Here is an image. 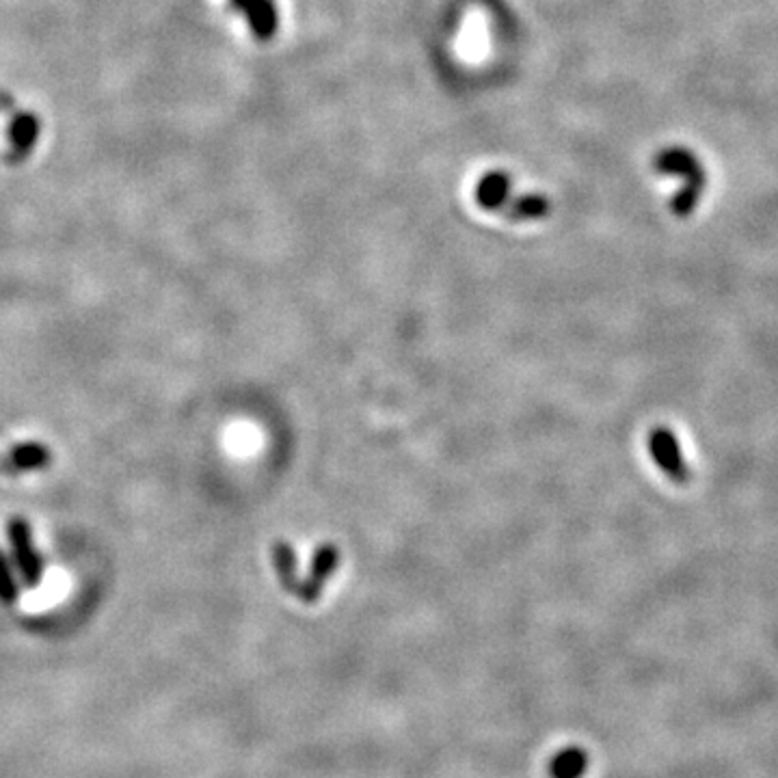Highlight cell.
<instances>
[{"label":"cell","mask_w":778,"mask_h":778,"mask_svg":"<svg viewBox=\"0 0 778 778\" xmlns=\"http://www.w3.org/2000/svg\"><path fill=\"white\" fill-rule=\"evenodd\" d=\"M653 167L655 171L664 173V176H677L681 180H686L683 189L673 197V201H670V212L679 219L690 217L705 189V171L699 160H696V156L690 154L688 150L670 147V150H664L655 156Z\"/></svg>","instance_id":"6da1fadb"},{"label":"cell","mask_w":778,"mask_h":778,"mask_svg":"<svg viewBox=\"0 0 778 778\" xmlns=\"http://www.w3.org/2000/svg\"><path fill=\"white\" fill-rule=\"evenodd\" d=\"M7 536L13 562H16L20 578L26 586L37 588L44 580V558L33 541V530L26 519L13 517L7 523Z\"/></svg>","instance_id":"7a4b0ae2"},{"label":"cell","mask_w":778,"mask_h":778,"mask_svg":"<svg viewBox=\"0 0 778 778\" xmlns=\"http://www.w3.org/2000/svg\"><path fill=\"white\" fill-rule=\"evenodd\" d=\"M649 452L653 461L662 472L677 482V485H686L690 480V469L686 465V459L681 454V446L675 437V433L666 426H657L649 435Z\"/></svg>","instance_id":"3957f363"},{"label":"cell","mask_w":778,"mask_h":778,"mask_svg":"<svg viewBox=\"0 0 778 778\" xmlns=\"http://www.w3.org/2000/svg\"><path fill=\"white\" fill-rule=\"evenodd\" d=\"M338 565H340V549L331 543L320 545L312 558L310 575H307V578L301 582L297 597L303 603H316L320 593H323L325 582L335 573Z\"/></svg>","instance_id":"277c9868"},{"label":"cell","mask_w":778,"mask_h":778,"mask_svg":"<svg viewBox=\"0 0 778 778\" xmlns=\"http://www.w3.org/2000/svg\"><path fill=\"white\" fill-rule=\"evenodd\" d=\"M232 7L243 13L253 37L268 42L277 31V11L271 0H230Z\"/></svg>","instance_id":"5b68a950"},{"label":"cell","mask_w":778,"mask_h":778,"mask_svg":"<svg viewBox=\"0 0 778 778\" xmlns=\"http://www.w3.org/2000/svg\"><path fill=\"white\" fill-rule=\"evenodd\" d=\"M39 119L31 113H18L9 126V160L22 163L37 143Z\"/></svg>","instance_id":"8992f818"},{"label":"cell","mask_w":778,"mask_h":778,"mask_svg":"<svg viewBox=\"0 0 778 778\" xmlns=\"http://www.w3.org/2000/svg\"><path fill=\"white\" fill-rule=\"evenodd\" d=\"M511 195V178L504 171H491L476 186V201L482 210H504Z\"/></svg>","instance_id":"52a82bcc"},{"label":"cell","mask_w":778,"mask_h":778,"mask_svg":"<svg viewBox=\"0 0 778 778\" xmlns=\"http://www.w3.org/2000/svg\"><path fill=\"white\" fill-rule=\"evenodd\" d=\"M271 558H273V565H275L281 588L297 597L303 580H299V575H297V554H294L292 545L286 541L273 543Z\"/></svg>","instance_id":"ba28073f"},{"label":"cell","mask_w":778,"mask_h":778,"mask_svg":"<svg viewBox=\"0 0 778 778\" xmlns=\"http://www.w3.org/2000/svg\"><path fill=\"white\" fill-rule=\"evenodd\" d=\"M52 459L50 450L44 444L37 441H29V444H20L11 448L7 456V465L16 469V472H35V469H44Z\"/></svg>","instance_id":"9c48e42d"},{"label":"cell","mask_w":778,"mask_h":778,"mask_svg":"<svg viewBox=\"0 0 778 778\" xmlns=\"http://www.w3.org/2000/svg\"><path fill=\"white\" fill-rule=\"evenodd\" d=\"M588 768V757L582 748L571 746L549 761V778H582Z\"/></svg>","instance_id":"30bf717a"},{"label":"cell","mask_w":778,"mask_h":778,"mask_svg":"<svg viewBox=\"0 0 778 778\" xmlns=\"http://www.w3.org/2000/svg\"><path fill=\"white\" fill-rule=\"evenodd\" d=\"M504 214L511 221H534L549 214V201L543 195H523L511 206L504 208Z\"/></svg>","instance_id":"8fae6325"},{"label":"cell","mask_w":778,"mask_h":778,"mask_svg":"<svg viewBox=\"0 0 778 778\" xmlns=\"http://www.w3.org/2000/svg\"><path fill=\"white\" fill-rule=\"evenodd\" d=\"M18 597H20V586L16 580V573H13L7 554L0 549V601L13 603L18 601Z\"/></svg>","instance_id":"7c38bea8"}]
</instances>
